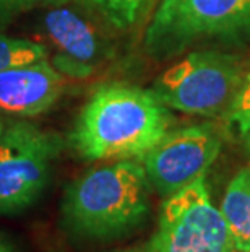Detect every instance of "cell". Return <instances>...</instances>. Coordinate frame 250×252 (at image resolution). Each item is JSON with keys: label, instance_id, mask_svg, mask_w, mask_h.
Wrapping results in <instances>:
<instances>
[{"label": "cell", "instance_id": "obj_1", "mask_svg": "<svg viewBox=\"0 0 250 252\" xmlns=\"http://www.w3.org/2000/svg\"><path fill=\"white\" fill-rule=\"evenodd\" d=\"M171 109L150 90L106 83L93 91L70 132L73 152L86 161L143 159L171 130Z\"/></svg>", "mask_w": 250, "mask_h": 252}, {"label": "cell", "instance_id": "obj_2", "mask_svg": "<svg viewBox=\"0 0 250 252\" xmlns=\"http://www.w3.org/2000/svg\"><path fill=\"white\" fill-rule=\"evenodd\" d=\"M151 189L146 171L137 159H119L91 169L63 192L62 224L78 239H120L150 215Z\"/></svg>", "mask_w": 250, "mask_h": 252}, {"label": "cell", "instance_id": "obj_3", "mask_svg": "<svg viewBox=\"0 0 250 252\" xmlns=\"http://www.w3.org/2000/svg\"><path fill=\"white\" fill-rule=\"evenodd\" d=\"M143 37L154 59L206 44L249 46L250 0H161Z\"/></svg>", "mask_w": 250, "mask_h": 252}, {"label": "cell", "instance_id": "obj_4", "mask_svg": "<svg viewBox=\"0 0 250 252\" xmlns=\"http://www.w3.org/2000/svg\"><path fill=\"white\" fill-rule=\"evenodd\" d=\"M246 70L227 52L194 51L159 75L150 91L167 109L215 117L229 111Z\"/></svg>", "mask_w": 250, "mask_h": 252}, {"label": "cell", "instance_id": "obj_5", "mask_svg": "<svg viewBox=\"0 0 250 252\" xmlns=\"http://www.w3.org/2000/svg\"><path fill=\"white\" fill-rule=\"evenodd\" d=\"M63 140L33 122L15 121L0 135V215L28 210L49 184Z\"/></svg>", "mask_w": 250, "mask_h": 252}, {"label": "cell", "instance_id": "obj_6", "mask_svg": "<svg viewBox=\"0 0 250 252\" xmlns=\"http://www.w3.org/2000/svg\"><path fill=\"white\" fill-rule=\"evenodd\" d=\"M221 210L211 200L205 178L166 197L158 229L145 252H231Z\"/></svg>", "mask_w": 250, "mask_h": 252}, {"label": "cell", "instance_id": "obj_7", "mask_svg": "<svg viewBox=\"0 0 250 252\" xmlns=\"http://www.w3.org/2000/svg\"><path fill=\"white\" fill-rule=\"evenodd\" d=\"M221 147L222 135L218 127L196 124L169 130L141 161L151 187L166 198L205 178Z\"/></svg>", "mask_w": 250, "mask_h": 252}, {"label": "cell", "instance_id": "obj_8", "mask_svg": "<svg viewBox=\"0 0 250 252\" xmlns=\"http://www.w3.org/2000/svg\"><path fill=\"white\" fill-rule=\"evenodd\" d=\"M39 26L47 41L46 49H52L49 62L63 77H91L109 54L96 26L70 2L47 7Z\"/></svg>", "mask_w": 250, "mask_h": 252}, {"label": "cell", "instance_id": "obj_9", "mask_svg": "<svg viewBox=\"0 0 250 252\" xmlns=\"http://www.w3.org/2000/svg\"><path fill=\"white\" fill-rule=\"evenodd\" d=\"M63 91V75L49 59L0 72V112L36 117L49 111Z\"/></svg>", "mask_w": 250, "mask_h": 252}, {"label": "cell", "instance_id": "obj_10", "mask_svg": "<svg viewBox=\"0 0 250 252\" xmlns=\"http://www.w3.org/2000/svg\"><path fill=\"white\" fill-rule=\"evenodd\" d=\"M221 213L234 249L250 251V168H242L226 187Z\"/></svg>", "mask_w": 250, "mask_h": 252}, {"label": "cell", "instance_id": "obj_11", "mask_svg": "<svg viewBox=\"0 0 250 252\" xmlns=\"http://www.w3.org/2000/svg\"><path fill=\"white\" fill-rule=\"evenodd\" d=\"M42 59H47V49L42 42L0 33V72Z\"/></svg>", "mask_w": 250, "mask_h": 252}, {"label": "cell", "instance_id": "obj_12", "mask_svg": "<svg viewBox=\"0 0 250 252\" xmlns=\"http://www.w3.org/2000/svg\"><path fill=\"white\" fill-rule=\"evenodd\" d=\"M119 30H127L138 20L153 0H82Z\"/></svg>", "mask_w": 250, "mask_h": 252}, {"label": "cell", "instance_id": "obj_13", "mask_svg": "<svg viewBox=\"0 0 250 252\" xmlns=\"http://www.w3.org/2000/svg\"><path fill=\"white\" fill-rule=\"evenodd\" d=\"M226 117L237 140L250 153V67L246 70L242 85L229 111L226 112Z\"/></svg>", "mask_w": 250, "mask_h": 252}, {"label": "cell", "instance_id": "obj_14", "mask_svg": "<svg viewBox=\"0 0 250 252\" xmlns=\"http://www.w3.org/2000/svg\"><path fill=\"white\" fill-rule=\"evenodd\" d=\"M73 0H0V20L13 18L34 8H47Z\"/></svg>", "mask_w": 250, "mask_h": 252}, {"label": "cell", "instance_id": "obj_15", "mask_svg": "<svg viewBox=\"0 0 250 252\" xmlns=\"http://www.w3.org/2000/svg\"><path fill=\"white\" fill-rule=\"evenodd\" d=\"M0 252H20L13 241L2 231H0Z\"/></svg>", "mask_w": 250, "mask_h": 252}, {"label": "cell", "instance_id": "obj_16", "mask_svg": "<svg viewBox=\"0 0 250 252\" xmlns=\"http://www.w3.org/2000/svg\"><path fill=\"white\" fill-rule=\"evenodd\" d=\"M3 127H5L3 121H0V135H2V132H3Z\"/></svg>", "mask_w": 250, "mask_h": 252}, {"label": "cell", "instance_id": "obj_17", "mask_svg": "<svg viewBox=\"0 0 250 252\" xmlns=\"http://www.w3.org/2000/svg\"><path fill=\"white\" fill-rule=\"evenodd\" d=\"M231 252H250V251H239V249H234V248H232Z\"/></svg>", "mask_w": 250, "mask_h": 252}]
</instances>
